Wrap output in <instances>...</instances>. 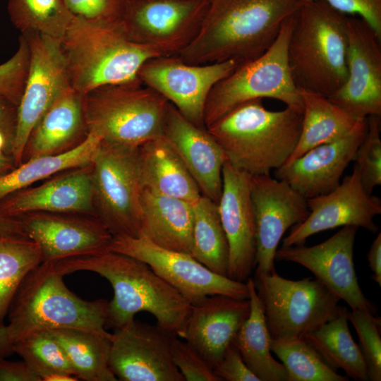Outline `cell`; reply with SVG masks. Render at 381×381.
<instances>
[{"label": "cell", "instance_id": "cell-14", "mask_svg": "<svg viewBox=\"0 0 381 381\" xmlns=\"http://www.w3.org/2000/svg\"><path fill=\"white\" fill-rule=\"evenodd\" d=\"M238 65L233 60L189 64L176 56H160L145 62L138 78L162 95L190 123L205 128V107L211 90Z\"/></svg>", "mask_w": 381, "mask_h": 381}, {"label": "cell", "instance_id": "cell-8", "mask_svg": "<svg viewBox=\"0 0 381 381\" xmlns=\"http://www.w3.org/2000/svg\"><path fill=\"white\" fill-rule=\"evenodd\" d=\"M292 16L284 21L276 40L264 54L238 65L213 87L205 107V128L241 104L256 99H274L303 111L287 57Z\"/></svg>", "mask_w": 381, "mask_h": 381}, {"label": "cell", "instance_id": "cell-17", "mask_svg": "<svg viewBox=\"0 0 381 381\" xmlns=\"http://www.w3.org/2000/svg\"><path fill=\"white\" fill-rule=\"evenodd\" d=\"M348 76L329 99L356 119L381 116V36L363 19L347 18Z\"/></svg>", "mask_w": 381, "mask_h": 381}, {"label": "cell", "instance_id": "cell-27", "mask_svg": "<svg viewBox=\"0 0 381 381\" xmlns=\"http://www.w3.org/2000/svg\"><path fill=\"white\" fill-rule=\"evenodd\" d=\"M193 204L143 188L138 236L162 248L191 255Z\"/></svg>", "mask_w": 381, "mask_h": 381}, {"label": "cell", "instance_id": "cell-5", "mask_svg": "<svg viewBox=\"0 0 381 381\" xmlns=\"http://www.w3.org/2000/svg\"><path fill=\"white\" fill-rule=\"evenodd\" d=\"M51 262H42L25 278L8 313L12 344L37 332L74 329L110 337L105 329L109 301H85L71 291Z\"/></svg>", "mask_w": 381, "mask_h": 381}, {"label": "cell", "instance_id": "cell-42", "mask_svg": "<svg viewBox=\"0 0 381 381\" xmlns=\"http://www.w3.org/2000/svg\"><path fill=\"white\" fill-rule=\"evenodd\" d=\"M172 360L185 381H221L202 354L178 336L173 344Z\"/></svg>", "mask_w": 381, "mask_h": 381}, {"label": "cell", "instance_id": "cell-26", "mask_svg": "<svg viewBox=\"0 0 381 381\" xmlns=\"http://www.w3.org/2000/svg\"><path fill=\"white\" fill-rule=\"evenodd\" d=\"M87 134L82 95L69 85L57 96L32 129L25 147L23 161L68 152L82 143Z\"/></svg>", "mask_w": 381, "mask_h": 381}, {"label": "cell", "instance_id": "cell-32", "mask_svg": "<svg viewBox=\"0 0 381 381\" xmlns=\"http://www.w3.org/2000/svg\"><path fill=\"white\" fill-rule=\"evenodd\" d=\"M348 310L340 306L337 315L325 322L306 339L333 369L343 370L348 377L369 380L367 367L348 324Z\"/></svg>", "mask_w": 381, "mask_h": 381}, {"label": "cell", "instance_id": "cell-50", "mask_svg": "<svg viewBox=\"0 0 381 381\" xmlns=\"http://www.w3.org/2000/svg\"><path fill=\"white\" fill-rule=\"evenodd\" d=\"M13 353V344L10 341L6 325L0 326V358H5Z\"/></svg>", "mask_w": 381, "mask_h": 381}, {"label": "cell", "instance_id": "cell-37", "mask_svg": "<svg viewBox=\"0 0 381 381\" xmlns=\"http://www.w3.org/2000/svg\"><path fill=\"white\" fill-rule=\"evenodd\" d=\"M271 351L284 365L289 381H348L330 367L304 338L272 339Z\"/></svg>", "mask_w": 381, "mask_h": 381}, {"label": "cell", "instance_id": "cell-40", "mask_svg": "<svg viewBox=\"0 0 381 381\" xmlns=\"http://www.w3.org/2000/svg\"><path fill=\"white\" fill-rule=\"evenodd\" d=\"M348 320L357 332L369 380H381L380 318L361 310L348 311Z\"/></svg>", "mask_w": 381, "mask_h": 381}, {"label": "cell", "instance_id": "cell-51", "mask_svg": "<svg viewBox=\"0 0 381 381\" xmlns=\"http://www.w3.org/2000/svg\"><path fill=\"white\" fill-rule=\"evenodd\" d=\"M13 166H14V164L12 157H9L3 152H0V175L11 170Z\"/></svg>", "mask_w": 381, "mask_h": 381}, {"label": "cell", "instance_id": "cell-13", "mask_svg": "<svg viewBox=\"0 0 381 381\" xmlns=\"http://www.w3.org/2000/svg\"><path fill=\"white\" fill-rule=\"evenodd\" d=\"M30 51L29 67L10 150L15 167L23 162V154L32 129L68 86V78L60 40L39 32L21 33Z\"/></svg>", "mask_w": 381, "mask_h": 381}, {"label": "cell", "instance_id": "cell-39", "mask_svg": "<svg viewBox=\"0 0 381 381\" xmlns=\"http://www.w3.org/2000/svg\"><path fill=\"white\" fill-rule=\"evenodd\" d=\"M368 131L354 155L365 191L372 194L375 187L381 185V116L367 117Z\"/></svg>", "mask_w": 381, "mask_h": 381}, {"label": "cell", "instance_id": "cell-34", "mask_svg": "<svg viewBox=\"0 0 381 381\" xmlns=\"http://www.w3.org/2000/svg\"><path fill=\"white\" fill-rule=\"evenodd\" d=\"M192 256L212 272L228 277L229 244L218 204L201 195L193 204Z\"/></svg>", "mask_w": 381, "mask_h": 381}, {"label": "cell", "instance_id": "cell-30", "mask_svg": "<svg viewBox=\"0 0 381 381\" xmlns=\"http://www.w3.org/2000/svg\"><path fill=\"white\" fill-rule=\"evenodd\" d=\"M246 284L250 312L232 343L239 351L246 365L260 381H289L284 365L277 361L271 353L270 336L253 278L250 277Z\"/></svg>", "mask_w": 381, "mask_h": 381}, {"label": "cell", "instance_id": "cell-4", "mask_svg": "<svg viewBox=\"0 0 381 381\" xmlns=\"http://www.w3.org/2000/svg\"><path fill=\"white\" fill-rule=\"evenodd\" d=\"M347 18L320 0L304 2L293 14L287 57L298 88L328 97L346 82Z\"/></svg>", "mask_w": 381, "mask_h": 381}, {"label": "cell", "instance_id": "cell-24", "mask_svg": "<svg viewBox=\"0 0 381 381\" xmlns=\"http://www.w3.org/2000/svg\"><path fill=\"white\" fill-rule=\"evenodd\" d=\"M32 212L96 217L92 197V164L73 169L40 186H30L15 192L0 201V214L4 216L18 218Z\"/></svg>", "mask_w": 381, "mask_h": 381}, {"label": "cell", "instance_id": "cell-31", "mask_svg": "<svg viewBox=\"0 0 381 381\" xmlns=\"http://www.w3.org/2000/svg\"><path fill=\"white\" fill-rule=\"evenodd\" d=\"M101 141L99 137L89 133L82 143L68 152L27 159L1 174L0 201L55 174L92 164Z\"/></svg>", "mask_w": 381, "mask_h": 381}, {"label": "cell", "instance_id": "cell-41", "mask_svg": "<svg viewBox=\"0 0 381 381\" xmlns=\"http://www.w3.org/2000/svg\"><path fill=\"white\" fill-rule=\"evenodd\" d=\"M30 61L28 44L24 36L11 59L0 65V94L18 106L25 85Z\"/></svg>", "mask_w": 381, "mask_h": 381}, {"label": "cell", "instance_id": "cell-38", "mask_svg": "<svg viewBox=\"0 0 381 381\" xmlns=\"http://www.w3.org/2000/svg\"><path fill=\"white\" fill-rule=\"evenodd\" d=\"M8 12L21 33L39 32L59 40L73 17L63 0H8Z\"/></svg>", "mask_w": 381, "mask_h": 381}, {"label": "cell", "instance_id": "cell-15", "mask_svg": "<svg viewBox=\"0 0 381 381\" xmlns=\"http://www.w3.org/2000/svg\"><path fill=\"white\" fill-rule=\"evenodd\" d=\"M177 335L135 319L111 333L109 366L121 381H185L172 360Z\"/></svg>", "mask_w": 381, "mask_h": 381}, {"label": "cell", "instance_id": "cell-45", "mask_svg": "<svg viewBox=\"0 0 381 381\" xmlns=\"http://www.w3.org/2000/svg\"><path fill=\"white\" fill-rule=\"evenodd\" d=\"M214 370L221 381H260L246 365L233 343L227 348Z\"/></svg>", "mask_w": 381, "mask_h": 381}, {"label": "cell", "instance_id": "cell-6", "mask_svg": "<svg viewBox=\"0 0 381 381\" xmlns=\"http://www.w3.org/2000/svg\"><path fill=\"white\" fill-rule=\"evenodd\" d=\"M70 86L80 94L138 80L147 60L160 56L131 41L120 24L86 21L73 16L60 40Z\"/></svg>", "mask_w": 381, "mask_h": 381}, {"label": "cell", "instance_id": "cell-2", "mask_svg": "<svg viewBox=\"0 0 381 381\" xmlns=\"http://www.w3.org/2000/svg\"><path fill=\"white\" fill-rule=\"evenodd\" d=\"M304 2L209 0L198 35L176 56L189 64L253 60L273 44L284 21Z\"/></svg>", "mask_w": 381, "mask_h": 381}, {"label": "cell", "instance_id": "cell-29", "mask_svg": "<svg viewBox=\"0 0 381 381\" xmlns=\"http://www.w3.org/2000/svg\"><path fill=\"white\" fill-rule=\"evenodd\" d=\"M298 92L303 104L301 133L297 145L286 163L315 147L342 138L359 119L326 96L303 88H298Z\"/></svg>", "mask_w": 381, "mask_h": 381}, {"label": "cell", "instance_id": "cell-33", "mask_svg": "<svg viewBox=\"0 0 381 381\" xmlns=\"http://www.w3.org/2000/svg\"><path fill=\"white\" fill-rule=\"evenodd\" d=\"M64 349L75 376L86 381H116L109 366L111 337L74 329L47 330Z\"/></svg>", "mask_w": 381, "mask_h": 381}, {"label": "cell", "instance_id": "cell-11", "mask_svg": "<svg viewBox=\"0 0 381 381\" xmlns=\"http://www.w3.org/2000/svg\"><path fill=\"white\" fill-rule=\"evenodd\" d=\"M209 0H127L120 23L133 42L176 56L198 35Z\"/></svg>", "mask_w": 381, "mask_h": 381}, {"label": "cell", "instance_id": "cell-43", "mask_svg": "<svg viewBox=\"0 0 381 381\" xmlns=\"http://www.w3.org/2000/svg\"><path fill=\"white\" fill-rule=\"evenodd\" d=\"M127 0H63L75 16L86 21L103 24H120Z\"/></svg>", "mask_w": 381, "mask_h": 381}, {"label": "cell", "instance_id": "cell-7", "mask_svg": "<svg viewBox=\"0 0 381 381\" xmlns=\"http://www.w3.org/2000/svg\"><path fill=\"white\" fill-rule=\"evenodd\" d=\"M87 133L129 147L163 135L170 102L138 80L97 87L82 95Z\"/></svg>", "mask_w": 381, "mask_h": 381}, {"label": "cell", "instance_id": "cell-3", "mask_svg": "<svg viewBox=\"0 0 381 381\" xmlns=\"http://www.w3.org/2000/svg\"><path fill=\"white\" fill-rule=\"evenodd\" d=\"M303 111L266 109L262 99L237 106L206 130L226 160L251 176L270 175L284 165L299 139Z\"/></svg>", "mask_w": 381, "mask_h": 381}, {"label": "cell", "instance_id": "cell-49", "mask_svg": "<svg viewBox=\"0 0 381 381\" xmlns=\"http://www.w3.org/2000/svg\"><path fill=\"white\" fill-rule=\"evenodd\" d=\"M0 234L26 236L23 222L19 218L6 217L1 214Z\"/></svg>", "mask_w": 381, "mask_h": 381}, {"label": "cell", "instance_id": "cell-16", "mask_svg": "<svg viewBox=\"0 0 381 381\" xmlns=\"http://www.w3.org/2000/svg\"><path fill=\"white\" fill-rule=\"evenodd\" d=\"M358 229L344 226L327 240L313 246H282L277 250L275 260L302 265L351 310L375 314V307L358 284L354 267L353 246Z\"/></svg>", "mask_w": 381, "mask_h": 381}, {"label": "cell", "instance_id": "cell-23", "mask_svg": "<svg viewBox=\"0 0 381 381\" xmlns=\"http://www.w3.org/2000/svg\"><path fill=\"white\" fill-rule=\"evenodd\" d=\"M250 312L249 298L208 296L191 304L185 325L177 336L195 347L214 368Z\"/></svg>", "mask_w": 381, "mask_h": 381}, {"label": "cell", "instance_id": "cell-48", "mask_svg": "<svg viewBox=\"0 0 381 381\" xmlns=\"http://www.w3.org/2000/svg\"><path fill=\"white\" fill-rule=\"evenodd\" d=\"M369 267L373 272L372 279L381 286V233L373 241L367 255Z\"/></svg>", "mask_w": 381, "mask_h": 381}, {"label": "cell", "instance_id": "cell-21", "mask_svg": "<svg viewBox=\"0 0 381 381\" xmlns=\"http://www.w3.org/2000/svg\"><path fill=\"white\" fill-rule=\"evenodd\" d=\"M251 176L226 160L222 168V190L218 207L229 244L228 277L246 282L256 267Z\"/></svg>", "mask_w": 381, "mask_h": 381}, {"label": "cell", "instance_id": "cell-35", "mask_svg": "<svg viewBox=\"0 0 381 381\" xmlns=\"http://www.w3.org/2000/svg\"><path fill=\"white\" fill-rule=\"evenodd\" d=\"M42 262L36 242L27 236L0 234V326L23 280Z\"/></svg>", "mask_w": 381, "mask_h": 381}, {"label": "cell", "instance_id": "cell-22", "mask_svg": "<svg viewBox=\"0 0 381 381\" xmlns=\"http://www.w3.org/2000/svg\"><path fill=\"white\" fill-rule=\"evenodd\" d=\"M367 131V118L358 119L342 138L315 147L275 169L276 179L284 181L307 199L328 193L340 183Z\"/></svg>", "mask_w": 381, "mask_h": 381}, {"label": "cell", "instance_id": "cell-46", "mask_svg": "<svg viewBox=\"0 0 381 381\" xmlns=\"http://www.w3.org/2000/svg\"><path fill=\"white\" fill-rule=\"evenodd\" d=\"M0 381H41L25 361L0 358Z\"/></svg>", "mask_w": 381, "mask_h": 381}, {"label": "cell", "instance_id": "cell-12", "mask_svg": "<svg viewBox=\"0 0 381 381\" xmlns=\"http://www.w3.org/2000/svg\"><path fill=\"white\" fill-rule=\"evenodd\" d=\"M108 249L145 262L191 304L217 294L249 298L246 282L217 274L192 255L162 248L144 237L113 236Z\"/></svg>", "mask_w": 381, "mask_h": 381}, {"label": "cell", "instance_id": "cell-36", "mask_svg": "<svg viewBox=\"0 0 381 381\" xmlns=\"http://www.w3.org/2000/svg\"><path fill=\"white\" fill-rule=\"evenodd\" d=\"M13 351L41 381L78 380L64 349L47 330L34 332L13 343Z\"/></svg>", "mask_w": 381, "mask_h": 381}, {"label": "cell", "instance_id": "cell-47", "mask_svg": "<svg viewBox=\"0 0 381 381\" xmlns=\"http://www.w3.org/2000/svg\"><path fill=\"white\" fill-rule=\"evenodd\" d=\"M18 107L0 94V130L13 138Z\"/></svg>", "mask_w": 381, "mask_h": 381}, {"label": "cell", "instance_id": "cell-20", "mask_svg": "<svg viewBox=\"0 0 381 381\" xmlns=\"http://www.w3.org/2000/svg\"><path fill=\"white\" fill-rule=\"evenodd\" d=\"M19 218L27 237L36 242L43 262L57 261L109 248L113 235L96 217L32 212Z\"/></svg>", "mask_w": 381, "mask_h": 381}, {"label": "cell", "instance_id": "cell-10", "mask_svg": "<svg viewBox=\"0 0 381 381\" xmlns=\"http://www.w3.org/2000/svg\"><path fill=\"white\" fill-rule=\"evenodd\" d=\"M137 151L101 141L92 162L95 214L113 236L140 234L143 187Z\"/></svg>", "mask_w": 381, "mask_h": 381}, {"label": "cell", "instance_id": "cell-19", "mask_svg": "<svg viewBox=\"0 0 381 381\" xmlns=\"http://www.w3.org/2000/svg\"><path fill=\"white\" fill-rule=\"evenodd\" d=\"M307 202L308 217L283 238V246L302 245L315 234L341 226L378 231L374 218L381 213V200L365 191L356 165L333 190L308 198Z\"/></svg>", "mask_w": 381, "mask_h": 381}, {"label": "cell", "instance_id": "cell-1", "mask_svg": "<svg viewBox=\"0 0 381 381\" xmlns=\"http://www.w3.org/2000/svg\"><path fill=\"white\" fill-rule=\"evenodd\" d=\"M51 262L64 276L90 271L108 280L114 297L108 303L107 325L114 329L140 312L152 314L158 326L176 335L185 325L191 303L139 259L106 249Z\"/></svg>", "mask_w": 381, "mask_h": 381}, {"label": "cell", "instance_id": "cell-28", "mask_svg": "<svg viewBox=\"0 0 381 381\" xmlns=\"http://www.w3.org/2000/svg\"><path fill=\"white\" fill-rule=\"evenodd\" d=\"M137 157L143 188L190 203L202 195L182 159L163 135L140 145Z\"/></svg>", "mask_w": 381, "mask_h": 381}, {"label": "cell", "instance_id": "cell-9", "mask_svg": "<svg viewBox=\"0 0 381 381\" xmlns=\"http://www.w3.org/2000/svg\"><path fill=\"white\" fill-rule=\"evenodd\" d=\"M257 294L270 338H304L335 318L340 298L316 278L291 280L276 271L255 273Z\"/></svg>", "mask_w": 381, "mask_h": 381}, {"label": "cell", "instance_id": "cell-44", "mask_svg": "<svg viewBox=\"0 0 381 381\" xmlns=\"http://www.w3.org/2000/svg\"><path fill=\"white\" fill-rule=\"evenodd\" d=\"M305 2L311 0H303ZM346 16L366 21L381 36V0H320Z\"/></svg>", "mask_w": 381, "mask_h": 381}, {"label": "cell", "instance_id": "cell-25", "mask_svg": "<svg viewBox=\"0 0 381 381\" xmlns=\"http://www.w3.org/2000/svg\"><path fill=\"white\" fill-rule=\"evenodd\" d=\"M163 136L182 159L202 195L218 204L226 157L217 142L206 128L190 123L171 103Z\"/></svg>", "mask_w": 381, "mask_h": 381}, {"label": "cell", "instance_id": "cell-18", "mask_svg": "<svg viewBox=\"0 0 381 381\" xmlns=\"http://www.w3.org/2000/svg\"><path fill=\"white\" fill-rule=\"evenodd\" d=\"M250 198L255 225V273H272L284 234L309 214L307 198L270 174L251 176Z\"/></svg>", "mask_w": 381, "mask_h": 381}]
</instances>
